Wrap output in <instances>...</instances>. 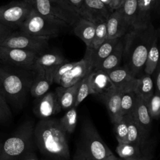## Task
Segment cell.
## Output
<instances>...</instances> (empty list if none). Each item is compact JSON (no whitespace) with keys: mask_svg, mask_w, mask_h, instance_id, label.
<instances>
[{"mask_svg":"<svg viewBox=\"0 0 160 160\" xmlns=\"http://www.w3.org/2000/svg\"><path fill=\"white\" fill-rule=\"evenodd\" d=\"M116 138L118 142H126L128 135V126L125 116L114 124Z\"/></svg>","mask_w":160,"mask_h":160,"instance_id":"d590c367","label":"cell"},{"mask_svg":"<svg viewBox=\"0 0 160 160\" xmlns=\"http://www.w3.org/2000/svg\"><path fill=\"white\" fill-rule=\"evenodd\" d=\"M34 8L33 0H18L0 6V22L16 30Z\"/></svg>","mask_w":160,"mask_h":160,"instance_id":"ba28073f","label":"cell"},{"mask_svg":"<svg viewBox=\"0 0 160 160\" xmlns=\"http://www.w3.org/2000/svg\"><path fill=\"white\" fill-rule=\"evenodd\" d=\"M128 126L127 142L133 144L145 145L147 144L148 134H145L136 123L131 114L124 115Z\"/></svg>","mask_w":160,"mask_h":160,"instance_id":"4316f807","label":"cell"},{"mask_svg":"<svg viewBox=\"0 0 160 160\" xmlns=\"http://www.w3.org/2000/svg\"><path fill=\"white\" fill-rule=\"evenodd\" d=\"M112 1L115 4L116 9L121 8L124 1V0H112Z\"/></svg>","mask_w":160,"mask_h":160,"instance_id":"ee69618b","label":"cell"},{"mask_svg":"<svg viewBox=\"0 0 160 160\" xmlns=\"http://www.w3.org/2000/svg\"><path fill=\"white\" fill-rule=\"evenodd\" d=\"M91 48H86L83 58L61 77L58 84L62 87H69L89 74L94 69L91 58Z\"/></svg>","mask_w":160,"mask_h":160,"instance_id":"8fae6325","label":"cell"},{"mask_svg":"<svg viewBox=\"0 0 160 160\" xmlns=\"http://www.w3.org/2000/svg\"><path fill=\"white\" fill-rule=\"evenodd\" d=\"M49 40L47 38L34 36L15 30L0 42V46L29 50L41 54L48 47Z\"/></svg>","mask_w":160,"mask_h":160,"instance_id":"9c48e42d","label":"cell"},{"mask_svg":"<svg viewBox=\"0 0 160 160\" xmlns=\"http://www.w3.org/2000/svg\"><path fill=\"white\" fill-rule=\"evenodd\" d=\"M159 32L155 36L153 42L148 51L146 62L144 66V73L152 75L159 64V49L158 47V41Z\"/></svg>","mask_w":160,"mask_h":160,"instance_id":"f1b7e54d","label":"cell"},{"mask_svg":"<svg viewBox=\"0 0 160 160\" xmlns=\"http://www.w3.org/2000/svg\"><path fill=\"white\" fill-rule=\"evenodd\" d=\"M100 1L104 5H105L109 9V10L111 12H112L114 9H116L115 4L112 0H100Z\"/></svg>","mask_w":160,"mask_h":160,"instance_id":"60d3db41","label":"cell"},{"mask_svg":"<svg viewBox=\"0 0 160 160\" xmlns=\"http://www.w3.org/2000/svg\"><path fill=\"white\" fill-rule=\"evenodd\" d=\"M38 99L34 108V113L40 119L50 118L61 111L55 91H48Z\"/></svg>","mask_w":160,"mask_h":160,"instance_id":"4fadbf2b","label":"cell"},{"mask_svg":"<svg viewBox=\"0 0 160 160\" xmlns=\"http://www.w3.org/2000/svg\"><path fill=\"white\" fill-rule=\"evenodd\" d=\"M137 101V95L134 90L123 91L121 95V109L122 116L131 114Z\"/></svg>","mask_w":160,"mask_h":160,"instance_id":"1f68e13d","label":"cell"},{"mask_svg":"<svg viewBox=\"0 0 160 160\" xmlns=\"http://www.w3.org/2000/svg\"><path fill=\"white\" fill-rule=\"evenodd\" d=\"M146 144L141 145L129 142H118L116 151L121 159L146 158L144 152Z\"/></svg>","mask_w":160,"mask_h":160,"instance_id":"cb8c5ba5","label":"cell"},{"mask_svg":"<svg viewBox=\"0 0 160 160\" xmlns=\"http://www.w3.org/2000/svg\"><path fill=\"white\" fill-rule=\"evenodd\" d=\"M78 61H74V62H65L58 66H57L52 71V78H53V82H55L58 84L59 79L61 78V77L66 73L68 71H69L70 69H71L74 66H76Z\"/></svg>","mask_w":160,"mask_h":160,"instance_id":"8d00e7d4","label":"cell"},{"mask_svg":"<svg viewBox=\"0 0 160 160\" xmlns=\"http://www.w3.org/2000/svg\"><path fill=\"white\" fill-rule=\"evenodd\" d=\"M59 121L60 124L66 133H72L76 129L78 122L76 108L73 106L68 109L67 112Z\"/></svg>","mask_w":160,"mask_h":160,"instance_id":"4dcf8cb0","label":"cell"},{"mask_svg":"<svg viewBox=\"0 0 160 160\" xmlns=\"http://www.w3.org/2000/svg\"><path fill=\"white\" fill-rule=\"evenodd\" d=\"M74 34L80 38L86 45V48H89L92 41L95 24L82 18L80 17L72 25Z\"/></svg>","mask_w":160,"mask_h":160,"instance_id":"d6986e66","label":"cell"},{"mask_svg":"<svg viewBox=\"0 0 160 160\" xmlns=\"http://www.w3.org/2000/svg\"><path fill=\"white\" fill-rule=\"evenodd\" d=\"M95 24L94 35L89 48L96 49L108 39L106 21L98 22Z\"/></svg>","mask_w":160,"mask_h":160,"instance_id":"836d02e7","label":"cell"},{"mask_svg":"<svg viewBox=\"0 0 160 160\" xmlns=\"http://www.w3.org/2000/svg\"><path fill=\"white\" fill-rule=\"evenodd\" d=\"M11 118V111L5 98L0 91V123L7 122Z\"/></svg>","mask_w":160,"mask_h":160,"instance_id":"74e56055","label":"cell"},{"mask_svg":"<svg viewBox=\"0 0 160 160\" xmlns=\"http://www.w3.org/2000/svg\"><path fill=\"white\" fill-rule=\"evenodd\" d=\"M121 91L116 89L102 99L106 106L112 124L121 120L123 116L121 109Z\"/></svg>","mask_w":160,"mask_h":160,"instance_id":"7402d4cb","label":"cell"},{"mask_svg":"<svg viewBox=\"0 0 160 160\" xmlns=\"http://www.w3.org/2000/svg\"><path fill=\"white\" fill-rule=\"evenodd\" d=\"M21 160H39L38 158L33 152H29L24 156L22 158Z\"/></svg>","mask_w":160,"mask_h":160,"instance_id":"b9f144b4","label":"cell"},{"mask_svg":"<svg viewBox=\"0 0 160 160\" xmlns=\"http://www.w3.org/2000/svg\"><path fill=\"white\" fill-rule=\"evenodd\" d=\"M152 11V0H138L137 14L133 28L145 27L151 23Z\"/></svg>","mask_w":160,"mask_h":160,"instance_id":"484cf974","label":"cell"},{"mask_svg":"<svg viewBox=\"0 0 160 160\" xmlns=\"http://www.w3.org/2000/svg\"><path fill=\"white\" fill-rule=\"evenodd\" d=\"M66 61L67 60L60 53L56 52H44L38 56L32 66V69L36 71L42 69L52 78V72L53 70L57 66Z\"/></svg>","mask_w":160,"mask_h":160,"instance_id":"e0dca14e","label":"cell"},{"mask_svg":"<svg viewBox=\"0 0 160 160\" xmlns=\"http://www.w3.org/2000/svg\"><path fill=\"white\" fill-rule=\"evenodd\" d=\"M89 74L81 80L80 84L78 88L74 102V107L76 108H77L89 95L93 94L90 84Z\"/></svg>","mask_w":160,"mask_h":160,"instance_id":"d6a6232c","label":"cell"},{"mask_svg":"<svg viewBox=\"0 0 160 160\" xmlns=\"http://www.w3.org/2000/svg\"><path fill=\"white\" fill-rule=\"evenodd\" d=\"M121 38L107 39L96 49L91 48V58L94 68L100 63L114 50Z\"/></svg>","mask_w":160,"mask_h":160,"instance_id":"603a6c76","label":"cell"},{"mask_svg":"<svg viewBox=\"0 0 160 160\" xmlns=\"http://www.w3.org/2000/svg\"><path fill=\"white\" fill-rule=\"evenodd\" d=\"M69 2H71L74 7H76L78 9L81 7L83 0H68ZM79 11V10H78Z\"/></svg>","mask_w":160,"mask_h":160,"instance_id":"7bdbcfd3","label":"cell"},{"mask_svg":"<svg viewBox=\"0 0 160 160\" xmlns=\"http://www.w3.org/2000/svg\"><path fill=\"white\" fill-rule=\"evenodd\" d=\"M33 4L39 13L68 26L81 17L78 9L68 0H33Z\"/></svg>","mask_w":160,"mask_h":160,"instance_id":"8992f818","label":"cell"},{"mask_svg":"<svg viewBox=\"0 0 160 160\" xmlns=\"http://www.w3.org/2000/svg\"><path fill=\"white\" fill-rule=\"evenodd\" d=\"M33 140L39 151L51 160H68L70 158L66 132L59 119H40L34 127Z\"/></svg>","mask_w":160,"mask_h":160,"instance_id":"6da1fadb","label":"cell"},{"mask_svg":"<svg viewBox=\"0 0 160 160\" xmlns=\"http://www.w3.org/2000/svg\"><path fill=\"white\" fill-rule=\"evenodd\" d=\"M34 124L27 121L21 124L2 144L0 160H21L31 151L33 140Z\"/></svg>","mask_w":160,"mask_h":160,"instance_id":"5b68a950","label":"cell"},{"mask_svg":"<svg viewBox=\"0 0 160 160\" xmlns=\"http://www.w3.org/2000/svg\"><path fill=\"white\" fill-rule=\"evenodd\" d=\"M123 55V41L121 39L114 50L96 68L94 69H101L106 72L120 66Z\"/></svg>","mask_w":160,"mask_h":160,"instance_id":"d4e9b609","label":"cell"},{"mask_svg":"<svg viewBox=\"0 0 160 160\" xmlns=\"http://www.w3.org/2000/svg\"><path fill=\"white\" fill-rule=\"evenodd\" d=\"M2 142L0 141V151H1V147H2Z\"/></svg>","mask_w":160,"mask_h":160,"instance_id":"c3c4849f","label":"cell"},{"mask_svg":"<svg viewBox=\"0 0 160 160\" xmlns=\"http://www.w3.org/2000/svg\"><path fill=\"white\" fill-rule=\"evenodd\" d=\"M152 7H153V11H155L157 8L159 7V0H152Z\"/></svg>","mask_w":160,"mask_h":160,"instance_id":"bcb514c9","label":"cell"},{"mask_svg":"<svg viewBox=\"0 0 160 160\" xmlns=\"http://www.w3.org/2000/svg\"><path fill=\"white\" fill-rule=\"evenodd\" d=\"M104 160H121L120 158H118L116 156H115V155L114 154L108 156Z\"/></svg>","mask_w":160,"mask_h":160,"instance_id":"f6af8a7d","label":"cell"},{"mask_svg":"<svg viewBox=\"0 0 160 160\" xmlns=\"http://www.w3.org/2000/svg\"><path fill=\"white\" fill-rule=\"evenodd\" d=\"M158 32L151 22L145 27L131 28L124 35L122 58L135 76L143 70L148 51Z\"/></svg>","mask_w":160,"mask_h":160,"instance_id":"7a4b0ae2","label":"cell"},{"mask_svg":"<svg viewBox=\"0 0 160 160\" xmlns=\"http://www.w3.org/2000/svg\"><path fill=\"white\" fill-rule=\"evenodd\" d=\"M153 73L155 74L154 81H153L154 86H155V92L160 94V68L159 64Z\"/></svg>","mask_w":160,"mask_h":160,"instance_id":"f35d334b","label":"cell"},{"mask_svg":"<svg viewBox=\"0 0 160 160\" xmlns=\"http://www.w3.org/2000/svg\"><path fill=\"white\" fill-rule=\"evenodd\" d=\"M112 154L91 121H84L72 160H104Z\"/></svg>","mask_w":160,"mask_h":160,"instance_id":"277c9868","label":"cell"},{"mask_svg":"<svg viewBox=\"0 0 160 160\" xmlns=\"http://www.w3.org/2000/svg\"><path fill=\"white\" fill-rule=\"evenodd\" d=\"M14 31V30H13L12 28L6 26L0 22V42L5 39Z\"/></svg>","mask_w":160,"mask_h":160,"instance_id":"ab89813d","label":"cell"},{"mask_svg":"<svg viewBox=\"0 0 160 160\" xmlns=\"http://www.w3.org/2000/svg\"><path fill=\"white\" fill-rule=\"evenodd\" d=\"M108 39L121 38L129 30L121 8L111 12L106 20Z\"/></svg>","mask_w":160,"mask_h":160,"instance_id":"2e32d148","label":"cell"},{"mask_svg":"<svg viewBox=\"0 0 160 160\" xmlns=\"http://www.w3.org/2000/svg\"><path fill=\"white\" fill-rule=\"evenodd\" d=\"M39 54L32 51L0 46V62L4 65L33 69L32 66Z\"/></svg>","mask_w":160,"mask_h":160,"instance_id":"30bf717a","label":"cell"},{"mask_svg":"<svg viewBox=\"0 0 160 160\" xmlns=\"http://www.w3.org/2000/svg\"><path fill=\"white\" fill-rule=\"evenodd\" d=\"M131 114L142 131L148 134L151 128L152 119L148 111L146 101L137 96L135 107Z\"/></svg>","mask_w":160,"mask_h":160,"instance_id":"ac0fdd59","label":"cell"},{"mask_svg":"<svg viewBox=\"0 0 160 160\" xmlns=\"http://www.w3.org/2000/svg\"><path fill=\"white\" fill-rule=\"evenodd\" d=\"M138 8V0H124L121 7L122 15L129 28H133L136 20Z\"/></svg>","mask_w":160,"mask_h":160,"instance_id":"f546056e","label":"cell"},{"mask_svg":"<svg viewBox=\"0 0 160 160\" xmlns=\"http://www.w3.org/2000/svg\"><path fill=\"white\" fill-rule=\"evenodd\" d=\"M80 82L81 80L69 87L59 86L56 88L55 92L61 110H68L74 106L77 90Z\"/></svg>","mask_w":160,"mask_h":160,"instance_id":"44dd1931","label":"cell"},{"mask_svg":"<svg viewBox=\"0 0 160 160\" xmlns=\"http://www.w3.org/2000/svg\"><path fill=\"white\" fill-rule=\"evenodd\" d=\"M146 104L152 119H158L160 116V94L154 92L146 101Z\"/></svg>","mask_w":160,"mask_h":160,"instance_id":"e575fe53","label":"cell"},{"mask_svg":"<svg viewBox=\"0 0 160 160\" xmlns=\"http://www.w3.org/2000/svg\"><path fill=\"white\" fill-rule=\"evenodd\" d=\"M78 10L81 17L94 24L106 21L111 13L100 0H83Z\"/></svg>","mask_w":160,"mask_h":160,"instance_id":"7c38bea8","label":"cell"},{"mask_svg":"<svg viewBox=\"0 0 160 160\" xmlns=\"http://www.w3.org/2000/svg\"><path fill=\"white\" fill-rule=\"evenodd\" d=\"M154 89L153 79L151 75L144 73L137 78L134 91L138 97L146 101L154 94Z\"/></svg>","mask_w":160,"mask_h":160,"instance_id":"83f0119b","label":"cell"},{"mask_svg":"<svg viewBox=\"0 0 160 160\" xmlns=\"http://www.w3.org/2000/svg\"><path fill=\"white\" fill-rule=\"evenodd\" d=\"M37 71L0 65V91L14 109L22 108Z\"/></svg>","mask_w":160,"mask_h":160,"instance_id":"3957f363","label":"cell"},{"mask_svg":"<svg viewBox=\"0 0 160 160\" xmlns=\"http://www.w3.org/2000/svg\"><path fill=\"white\" fill-rule=\"evenodd\" d=\"M52 83L53 79L51 76L46 74L43 70L38 69L29 92L32 97L38 98L48 91Z\"/></svg>","mask_w":160,"mask_h":160,"instance_id":"ffe728a7","label":"cell"},{"mask_svg":"<svg viewBox=\"0 0 160 160\" xmlns=\"http://www.w3.org/2000/svg\"><path fill=\"white\" fill-rule=\"evenodd\" d=\"M89 81L93 94L99 96L101 99L116 90L107 72L101 69H93L89 74Z\"/></svg>","mask_w":160,"mask_h":160,"instance_id":"5bb4252c","label":"cell"},{"mask_svg":"<svg viewBox=\"0 0 160 160\" xmlns=\"http://www.w3.org/2000/svg\"><path fill=\"white\" fill-rule=\"evenodd\" d=\"M107 74L116 89L121 92L134 89L137 77L132 74L126 66H119L107 72Z\"/></svg>","mask_w":160,"mask_h":160,"instance_id":"9a60e30c","label":"cell"},{"mask_svg":"<svg viewBox=\"0 0 160 160\" xmlns=\"http://www.w3.org/2000/svg\"><path fill=\"white\" fill-rule=\"evenodd\" d=\"M68 26L40 13L34 8L18 29L29 35L50 38L57 36Z\"/></svg>","mask_w":160,"mask_h":160,"instance_id":"52a82bcc","label":"cell"},{"mask_svg":"<svg viewBox=\"0 0 160 160\" xmlns=\"http://www.w3.org/2000/svg\"><path fill=\"white\" fill-rule=\"evenodd\" d=\"M121 160H149L146 158H132V159H121Z\"/></svg>","mask_w":160,"mask_h":160,"instance_id":"7dc6e473","label":"cell"}]
</instances>
